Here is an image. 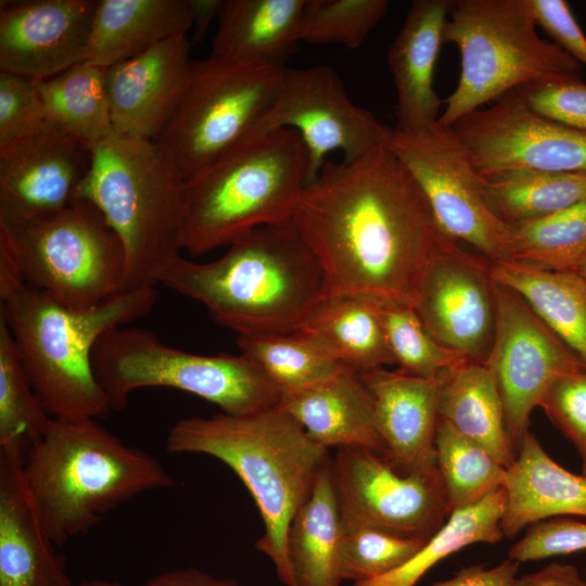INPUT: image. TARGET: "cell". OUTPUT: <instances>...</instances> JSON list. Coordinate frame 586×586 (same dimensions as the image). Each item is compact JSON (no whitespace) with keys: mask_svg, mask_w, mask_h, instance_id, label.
I'll list each match as a JSON object with an SVG mask.
<instances>
[{"mask_svg":"<svg viewBox=\"0 0 586 586\" xmlns=\"http://www.w3.org/2000/svg\"><path fill=\"white\" fill-rule=\"evenodd\" d=\"M291 221L321 268L326 293L410 306L429 264L456 241L386 144L352 162L327 161Z\"/></svg>","mask_w":586,"mask_h":586,"instance_id":"cell-1","label":"cell"},{"mask_svg":"<svg viewBox=\"0 0 586 586\" xmlns=\"http://www.w3.org/2000/svg\"><path fill=\"white\" fill-rule=\"evenodd\" d=\"M217 259L178 257L160 280L238 335L300 330L326 294L321 268L291 220L255 228Z\"/></svg>","mask_w":586,"mask_h":586,"instance_id":"cell-2","label":"cell"},{"mask_svg":"<svg viewBox=\"0 0 586 586\" xmlns=\"http://www.w3.org/2000/svg\"><path fill=\"white\" fill-rule=\"evenodd\" d=\"M156 298V288L142 289L118 293L89 310H74L27 284L0 255V318L52 418L101 419L113 411L94 374V346L106 331L146 315Z\"/></svg>","mask_w":586,"mask_h":586,"instance_id":"cell-3","label":"cell"},{"mask_svg":"<svg viewBox=\"0 0 586 586\" xmlns=\"http://www.w3.org/2000/svg\"><path fill=\"white\" fill-rule=\"evenodd\" d=\"M166 449L216 458L238 475L264 522L256 549L269 558L284 586H294L286 536L330 460L328 449L278 406L250 415L182 418L169 429Z\"/></svg>","mask_w":586,"mask_h":586,"instance_id":"cell-4","label":"cell"},{"mask_svg":"<svg viewBox=\"0 0 586 586\" xmlns=\"http://www.w3.org/2000/svg\"><path fill=\"white\" fill-rule=\"evenodd\" d=\"M23 473L55 545L89 532L135 497L174 484L153 455L125 444L92 418H53L28 450Z\"/></svg>","mask_w":586,"mask_h":586,"instance_id":"cell-5","label":"cell"},{"mask_svg":"<svg viewBox=\"0 0 586 586\" xmlns=\"http://www.w3.org/2000/svg\"><path fill=\"white\" fill-rule=\"evenodd\" d=\"M77 200L92 203L120 240L123 292L156 288L181 256L186 183L155 141L114 131L94 143Z\"/></svg>","mask_w":586,"mask_h":586,"instance_id":"cell-6","label":"cell"},{"mask_svg":"<svg viewBox=\"0 0 586 586\" xmlns=\"http://www.w3.org/2000/svg\"><path fill=\"white\" fill-rule=\"evenodd\" d=\"M307 183V151L296 131L247 137L186 183L183 250L200 256L291 220Z\"/></svg>","mask_w":586,"mask_h":586,"instance_id":"cell-7","label":"cell"},{"mask_svg":"<svg viewBox=\"0 0 586 586\" xmlns=\"http://www.w3.org/2000/svg\"><path fill=\"white\" fill-rule=\"evenodd\" d=\"M536 26L530 0H453L443 39L458 48L461 71L437 123L450 127L532 84L579 79L578 62Z\"/></svg>","mask_w":586,"mask_h":586,"instance_id":"cell-8","label":"cell"},{"mask_svg":"<svg viewBox=\"0 0 586 586\" xmlns=\"http://www.w3.org/2000/svg\"><path fill=\"white\" fill-rule=\"evenodd\" d=\"M0 255L27 284L74 310L123 292V245L86 200L40 217L0 218Z\"/></svg>","mask_w":586,"mask_h":586,"instance_id":"cell-9","label":"cell"},{"mask_svg":"<svg viewBox=\"0 0 586 586\" xmlns=\"http://www.w3.org/2000/svg\"><path fill=\"white\" fill-rule=\"evenodd\" d=\"M94 374L113 410L144 387H168L203 398L228 415H250L276 407L281 391L249 356L201 355L171 347L139 327L106 331L92 353Z\"/></svg>","mask_w":586,"mask_h":586,"instance_id":"cell-10","label":"cell"},{"mask_svg":"<svg viewBox=\"0 0 586 586\" xmlns=\"http://www.w3.org/2000/svg\"><path fill=\"white\" fill-rule=\"evenodd\" d=\"M284 67L213 55L193 62L181 103L155 140L184 183L252 135L276 99Z\"/></svg>","mask_w":586,"mask_h":586,"instance_id":"cell-11","label":"cell"},{"mask_svg":"<svg viewBox=\"0 0 586 586\" xmlns=\"http://www.w3.org/2000/svg\"><path fill=\"white\" fill-rule=\"evenodd\" d=\"M386 146L417 181L445 234L489 262L508 259L509 225L485 202L480 175L453 127L393 129Z\"/></svg>","mask_w":586,"mask_h":586,"instance_id":"cell-12","label":"cell"},{"mask_svg":"<svg viewBox=\"0 0 586 586\" xmlns=\"http://www.w3.org/2000/svg\"><path fill=\"white\" fill-rule=\"evenodd\" d=\"M330 472L343 531L370 526L428 539L449 517L437 464L405 473L382 454L342 448Z\"/></svg>","mask_w":586,"mask_h":586,"instance_id":"cell-13","label":"cell"},{"mask_svg":"<svg viewBox=\"0 0 586 586\" xmlns=\"http://www.w3.org/2000/svg\"><path fill=\"white\" fill-rule=\"evenodd\" d=\"M281 128L296 131L306 148L308 183L330 153L339 151L344 162H352L386 144L393 132L348 98L328 65L284 67L276 99L251 136Z\"/></svg>","mask_w":586,"mask_h":586,"instance_id":"cell-14","label":"cell"},{"mask_svg":"<svg viewBox=\"0 0 586 586\" xmlns=\"http://www.w3.org/2000/svg\"><path fill=\"white\" fill-rule=\"evenodd\" d=\"M495 310L494 340L484 364L497 384L517 450L533 409L550 385L586 365L519 294L496 281Z\"/></svg>","mask_w":586,"mask_h":586,"instance_id":"cell-15","label":"cell"},{"mask_svg":"<svg viewBox=\"0 0 586 586\" xmlns=\"http://www.w3.org/2000/svg\"><path fill=\"white\" fill-rule=\"evenodd\" d=\"M450 127L480 175L509 169L586 174V131L536 113L517 90Z\"/></svg>","mask_w":586,"mask_h":586,"instance_id":"cell-16","label":"cell"},{"mask_svg":"<svg viewBox=\"0 0 586 586\" xmlns=\"http://www.w3.org/2000/svg\"><path fill=\"white\" fill-rule=\"evenodd\" d=\"M91 162V143L48 119L0 141V218L29 219L67 207Z\"/></svg>","mask_w":586,"mask_h":586,"instance_id":"cell-17","label":"cell"},{"mask_svg":"<svg viewBox=\"0 0 586 586\" xmlns=\"http://www.w3.org/2000/svg\"><path fill=\"white\" fill-rule=\"evenodd\" d=\"M412 307L431 335L469 361L484 362L495 332L491 262L451 242L424 270Z\"/></svg>","mask_w":586,"mask_h":586,"instance_id":"cell-18","label":"cell"},{"mask_svg":"<svg viewBox=\"0 0 586 586\" xmlns=\"http://www.w3.org/2000/svg\"><path fill=\"white\" fill-rule=\"evenodd\" d=\"M98 0H1L0 71L42 80L85 62Z\"/></svg>","mask_w":586,"mask_h":586,"instance_id":"cell-19","label":"cell"},{"mask_svg":"<svg viewBox=\"0 0 586 586\" xmlns=\"http://www.w3.org/2000/svg\"><path fill=\"white\" fill-rule=\"evenodd\" d=\"M192 67L187 35L106 67L114 131L155 141L179 107Z\"/></svg>","mask_w":586,"mask_h":586,"instance_id":"cell-20","label":"cell"},{"mask_svg":"<svg viewBox=\"0 0 586 586\" xmlns=\"http://www.w3.org/2000/svg\"><path fill=\"white\" fill-rule=\"evenodd\" d=\"M367 387L384 457L409 473L437 464L440 377L425 379L379 368L359 373Z\"/></svg>","mask_w":586,"mask_h":586,"instance_id":"cell-21","label":"cell"},{"mask_svg":"<svg viewBox=\"0 0 586 586\" xmlns=\"http://www.w3.org/2000/svg\"><path fill=\"white\" fill-rule=\"evenodd\" d=\"M24 459L0 449V586H73L26 486Z\"/></svg>","mask_w":586,"mask_h":586,"instance_id":"cell-22","label":"cell"},{"mask_svg":"<svg viewBox=\"0 0 586 586\" xmlns=\"http://www.w3.org/2000/svg\"><path fill=\"white\" fill-rule=\"evenodd\" d=\"M453 0H415L387 51L397 95L395 130L437 123L444 102L434 89V71Z\"/></svg>","mask_w":586,"mask_h":586,"instance_id":"cell-23","label":"cell"},{"mask_svg":"<svg viewBox=\"0 0 586 586\" xmlns=\"http://www.w3.org/2000/svg\"><path fill=\"white\" fill-rule=\"evenodd\" d=\"M277 406L327 449L361 448L384 455L370 394L359 372L348 367L311 386L282 393Z\"/></svg>","mask_w":586,"mask_h":586,"instance_id":"cell-24","label":"cell"},{"mask_svg":"<svg viewBox=\"0 0 586 586\" xmlns=\"http://www.w3.org/2000/svg\"><path fill=\"white\" fill-rule=\"evenodd\" d=\"M507 468L504 536L513 537L537 522L566 515L586 517V475L558 464L527 431Z\"/></svg>","mask_w":586,"mask_h":586,"instance_id":"cell-25","label":"cell"},{"mask_svg":"<svg viewBox=\"0 0 586 586\" xmlns=\"http://www.w3.org/2000/svg\"><path fill=\"white\" fill-rule=\"evenodd\" d=\"M306 0H222L211 55L284 67L300 41Z\"/></svg>","mask_w":586,"mask_h":586,"instance_id":"cell-26","label":"cell"},{"mask_svg":"<svg viewBox=\"0 0 586 586\" xmlns=\"http://www.w3.org/2000/svg\"><path fill=\"white\" fill-rule=\"evenodd\" d=\"M191 28V0H98L86 61L106 68Z\"/></svg>","mask_w":586,"mask_h":586,"instance_id":"cell-27","label":"cell"},{"mask_svg":"<svg viewBox=\"0 0 586 586\" xmlns=\"http://www.w3.org/2000/svg\"><path fill=\"white\" fill-rule=\"evenodd\" d=\"M438 419L508 468L515 458L497 384L484 362L468 361L440 377Z\"/></svg>","mask_w":586,"mask_h":586,"instance_id":"cell-28","label":"cell"},{"mask_svg":"<svg viewBox=\"0 0 586 586\" xmlns=\"http://www.w3.org/2000/svg\"><path fill=\"white\" fill-rule=\"evenodd\" d=\"M493 279L517 294L586 365V281L575 270L491 262Z\"/></svg>","mask_w":586,"mask_h":586,"instance_id":"cell-29","label":"cell"},{"mask_svg":"<svg viewBox=\"0 0 586 586\" xmlns=\"http://www.w3.org/2000/svg\"><path fill=\"white\" fill-rule=\"evenodd\" d=\"M342 525L330 460L313 492L294 515L286 536L294 586H341Z\"/></svg>","mask_w":586,"mask_h":586,"instance_id":"cell-30","label":"cell"},{"mask_svg":"<svg viewBox=\"0 0 586 586\" xmlns=\"http://www.w3.org/2000/svg\"><path fill=\"white\" fill-rule=\"evenodd\" d=\"M300 330L311 334L337 361L359 373L394 365L372 298L326 293Z\"/></svg>","mask_w":586,"mask_h":586,"instance_id":"cell-31","label":"cell"},{"mask_svg":"<svg viewBox=\"0 0 586 586\" xmlns=\"http://www.w3.org/2000/svg\"><path fill=\"white\" fill-rule=\"evenodd\" d=\"M480 179L485 202L507 225L586 201V174L509 169L480 175Z\"/></svg>","mask_w":586,"mask_h":586,"instance_id":"cell-32","label":"cell"},{"mask_svg":"<svg viewBox=\"0 0 586 586\" xmlns=\"http://www.w3.org/2000/svg\"><path fill=\"white\" fill-rule=\"evenodd\" d=\"M507 502L505 487L482 500L451 512L418 552L400 568L353 586H416L438 561L476 543L496 544L504 537L501 520Z\"/></svg>","mask_w":586,"mask_h":586,"instance_id":"cell-33","label":"cell"},{"mask_svg":"<svg viewBox=\"0 0 586 586\" xmlns=\"http://www.w3.org/2000/svg\"><path fill=\"white\" fill-rule=\"evenodd\" d=\"M105 69L85 61L38 80L44 118L92 145L113 133Z\"/></svg>","mask_w":586,"mask_h":586,"instance_id":"cell-34","label":"cell"},{"mask_svg":"<svg viewBox=\"0 0 586 586\" xmlns=\"http://www.w3.org/2000/svg\"><path fill=\"white\" fill-rule=\"evenodd\" d=\"M237 343L241 353L260 367L281 394L311 386L346 367L304 330L238 335Z\"/></svg>","mask_w":586,"mask_h":586,"instance_id":"cell-35","label":"cell"},{"mask_svg":"<svg viewBox=\"0 0 586 586\" xmlns=\"http://www.w3.org/2000/svg\"><path fill=\"white\" fill-rule=\"evenodd\" d=\"M508 259L545 269L575 270L586 257V201L509 225Z\"/></svg>","mask_w":586,"mask_h":586,"instance_id":"cell-36","label":"cell"},{"mask_svg":"<svg viewBox=\"0 0 586 586\" xmlns=\"http://www.w3.org/2000/svg\"><path fill=\"white\" fill-rule=\"evenodd\" d=\"M434 444L448 514L505 487L507 468L482 446L441 419Z\"/></svg>","mask_w":586,"mask_h":586,"instance_id":"cell-37","label":"cell"},{"mask_svg":"<svg viewBox=\"0 0 586 586\" xmlns=\"http://www.w3.org/2000/svg\"><path fill=\"white\" fill-rule=\"evenodd\" d=\"M52 419L33 388L11 333L0 318V448L15 449L26 457Z\"/></svg>","mask_w":586,"mask_h":586,"instance_id":"cell-38","label":"cell"},{"mask_svg":"<svg viewBox=\"0 0 586 586\" xmlns=\"http://www.w3.org/2000/svg\"><path fill=\"white\" fill-rule=\"evenodd\" d=\"M373 301L388 351L399 371L436 379L469 361L437 342L412 306L392 301Z\"/></svg>","mask_w":586,"mask_h":586,"instance_id":"cell-39","label":"cell"},{"mask_svg":"<svg viewBox=\"0 0 586 586\" xmlns=\"http://www.w3.org/2000/svg\"><path fill=\"white\" fill-rule=\"evenodd\" d=\"M388 7L387 0H306L298 39L356 49L381 22Z\"/></svg>","mask_w":586,"mask_h":586,"instance_id":"cell-40","label":"cell"},{"mask_svg":"<svg viewBox=\"0 0 586 586\" xmlns=\"http://www.w3.org/2000/svg\"><path fill=\"white\" fill-rule=\"evenodd\" d=\"M425 542L370 526L342 530L341 576L353 584L383 576L405 564Z\"/></svg>","mask_w":586,"mask_h":586,"instance_id":"cell-41","label":"cell"},{"mask_svg":"<svg viewBox=\"0 0 586 586\" xmlns=\"http://www.w3.org/2000/svg\"><path fill=\"white\" fill-rule=\"evenodd\" d=\"M539 407L573 443L586 475V369L556 380L543 396Z\"/></svg>","mask_w":586,"mask_h":586,"instance_id":"cell-42","label":"cell"},{"mask_svg":"<svg viewBox=\"0 0 586 586\" xmlns=\"http://www.w3.org/2000/svg\"><path fill=\"white\" fill-rule=\"evenodd\" d=\"M586 550V522L568 517L550 518L527 527L508 558L519 563Z\"/></svg>","mask_w":586,"mask_h":586,"instance_id":"cell-43","label":"cell"},{"mask_svg":"<svg viewBox=\"0 0 586 586\" xmlns=\"http://www.w3.org/2000/svg\"><path fill=\"white\" fill-rule=\"evenodd\" d=\"M536 113L586 131V84L581 79H557L517 90Z\"/></svg>","mask_w":586,"mask_h":586,"instance_id":"cell-44","label":"cell"},{"mask_svg":"<svg viewBox=\"0 0 586 586\" xmlns=\"http://www.w3.org/2000/svg\"><path fill=\"white\" fill-rule=\"evenodd\" d=\"M43 119L38 80L0 71V141Z\"/></svg>","mask_w":586,"mask_h":586,"instance_id":"cell-45","label":"cell"},{"mask_svg":"<svg viewBox=\"0 0 586 586\" xmlns=\"http://www.w3.org/2000/svg\"><path fill=\"white\" fill-rule=\"evenodd\" d=\"M536 25L575 61L586 64V36L564 0H530Z\"/></svg>","mask_w":586,"mask_h":586,"instance_id":"cell-46","label":"cell"},{"mask_svg":"<svg viewBox=\"0 0 586 586\" xmlns=\"http://www.w3.org/2000/svg\"><path fill=\"white\" fill-rule=\"evenodd\" d=\"M520 563L506 559L495 566L474 564L458 571L453 577L429 586H512Z\"/></svg>","mask_w":586,"mask_h":586,"instance_id":"cell-47","label":"cell"},{"mask_svg":"<svg viewBox=\"0 0 586 586\" xmlns=\"http://www.w3.org/2000/svg\"><path fill=\"white\" fill-rule=\"evenodd\" d=\"M512 586H586V579L576 566L555 562L517 577Z\"/></svg>","mask_w":586,"mask_h":586,"instance_id":"cell-48","label":"cell"},{"mask_svg":"<svg viewBox=\"0 0 586 586\" xmlns=\"http://www.w3.org/2000/svg\"><path fill=\"white\" fill-rule=\"evenodd\" d=\"M143 586H240L231 577H216L196 568H186L163 572Z\"/></svg>","mask_w":586,"mask_h":586,"instance_id":"cell-49","label":"cell"},{"mask_svg":"<svg viewBox=\"0 0 586 586\" xmlns=\"http://www.w3.org/2000/svg\"><path fill=\"white\" fill-rule=\"evenodd\" d=\"M222 0H191L192 5V42H201L213 20L218 17Z\"/></svg>","mask_w":586,"mask_h":586,"instance_id":"cell-50","label":"cell"},{"mask_svg":"<svg viewBox=\"0 0 586 586\" xmlns=\"http://www.w3.org/2000/svg\"><path fill=\"white\" fill-rule=\"evenodd\" d=\"M78 586H122V584L116 581L95 578L82 581Z\"/></svg>","mask_w":586,"mask_h":586,"instance_id":"cell-51","label":"cell"},{"mask_svg":"<svg viewBox=\"0 0 586 586\" xmlns=\"http://www.w3.org/2000/svg\"><path fill=\"white\" fill-rule=\"evenodd\" d=\"M576 271L584 278L586 281V257L581 263V265L577 267Z\"/></svg>","mask_w":586,"mask_h":586,"instance_id":"cell-52","label":"cell"}]
</instances>
